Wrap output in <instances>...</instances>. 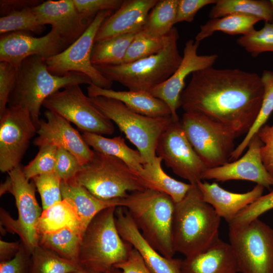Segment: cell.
Listing matches in <instances>:
<instances>
[{
	"label": "cell",
	"mask_w": 273,
	"mask_h": 273,
	"mask_svg": "<svg viewBox=\"0 0 273 273\" xmlns=\"http://www.w3.org/2000/svg\"><path fill=\"white\" fill-rule=\"evenodd\" d=\"M263 92L261 77L256 73L211 67L192 73L180 105L185 112L203 115L239 137L255 121Z\"/></svg>",
	"instance_id": "1"
},
{
	"label": "cell",
	"mask_w": 273,
	"mask_h": 273,
	"mask_svg": "<svg viewBox=\"0 0 273 273\" xmlns=\"http://www.w3.org/2000/svg\"><path fill=\"white\" fill-rule=\"evenodd\" d=\"M221 218L204 201L197 185L175 203L172 244L175 252L191 257L206 251L219 239Z\"/></svg>",
	"instance_id": "2"
},
{
	"label": "cell",
	"mask_w": 273,
	"mask_h": 273,
	"mask_svg": "<svg viewBox=\"0 0 273 273\" xmlns=\"http://www.w3.org/2000/svg\"><path fill=\"white\" fill-rule=\"evenodd\" d=\"M120 201L144 239L165 257L173 258V200L165 193L145 189L131 192Z\"/></svg>",
	"instance_id": "3"
},
{
	"label": "cell",
	"mask_w": 273,
	"mask_h": 273,
	"mask_svg": "<svg viewBox=\"0 0 273 273\" xmlns=\"http://www.w3.org/2000/svg\"><path fill=\"white\" fill-rule=\"evenodd\" d=\"M92 83L87 76L79 72H70L63 76L53 75L48 70L42 57L32 56L25 59L18 69L8 107L26 108L37 127L40 108L48 97L70 85Z\"/></svg>",
	"instance_id": "4"
},
{
	"label": "cell",
	"mask_w": 273,
	"mask_h": 273,
	"mask_svg": "<svg viewBox=\"0 0 273 273\" xmlns=\"http://www.w3.org/2000/svg\"><path fill=\"white\" fill-rule=\"evenodd\" d=\"M116 207L102 210L87 225L79 253V263L83 266L108 273L115 265L127 259L132 247L121 238L117 230L115 219Z\"/></svg>",
	"instance_id": "5"
},
{
	"label": "cell",
	"mask_w": 273,
	"mask_h": 273,
	"mask_svg": "<svg viewBox=\"0 0 273 273\" xmlns=\"http://www.w3.org/2000/svg\"><path fill=\"white\" fill-rule=\"evenodd\" d=\"M73 179L96 197L121 199L129 192L147 189L140 175L119 159L95 150Z\"/></svg>",
	"instance_id": "6"
},
{
	"label": "cell",
	"mask_w": 273,
	"mask_h": 273,
	"mask_svg": "<svg viewBox=\"0 0 273 273\" xmlns=\"http://www.w3.org/2000/svg\"><path fill=\"white\" fill-rule=\"evenodd\" d=\"M177 32L161 51L138 61L117 65L95 66L106 78L117 81L129 90L150 92L168 79L179 66Z\"/></svg>",
	"instance_id": "7"
},
{
	"label": "cell",
	"mask_w": 273,
	"mask_h": 273,
	"mask_svg": "<svg viewBox=\"0 0 273 273\" xmlns=\"http://www.w3.org/2000/svg\"><path fill=\"white\" fill-rule=\"evenodd\" d=\"M92 104L114 122L137 148L145 162L151 163L162 133L174 120L170 116L151 117L138 113L122 102L105 97H89Z\"/></svg>",
	"instance_id": "8"
},
{
	"label": "cell",
	"mask_w": 273,
	"mask_h": 273,
	"mask_svg": "<svg viewBox=\"0 0 273 273\" xmlns=\"http://www.w3.org/2000/svg\"><path fill=\"white\" fill-rule=\"evenodd\" d=\"M8 176L1 185V196L6 192L13 195L18 210V218L13 219L1 208V225L6 230L18 235L25 248L31 253L38 246L37 225L42 210L35 197V186L25 177L18 166L8 172Z\"/></svg>",
	"instance_id": "9"
},
{
	"label": "cell",
	"mask_w": 273,
	"mask_h": 273,
	"mask_svg": "<svg viewBox=\"0 0 273 273\" xmlns=\"http://www.w3.org/2000/svg\"><path fill=\"white\" fill-rule=\"evenodd\" d=\"M229 225L239 272L273 273V229L259 218Z\"/></svg>",
	"instance_id": "10"
},
{
	"label": "cell",
	"mask_w": 273,
	"mask_h": 273,
	"mask_svg": "<svg viewBox=\"0 0 273 273\" xmlns=\"http://www.w3.org/2000/svg\"><path fill=\"white\" fill-rule=\"evenodd\" d=\"M186 136L207 169L230 162L238 137L232 130L196 113L185 112L180 121Z\"/></svg>",
	"instance_id": "11"
},
{
	"label": "cell",
	"mask_w": 273,
	"mask_h": 273,
	"mask_svg": "<svg viewBox=\"0 0 273 273\" xmlns=\"http://www.w3.org/2000/svg\"><path fill=\"white\" fill-rule=\"evenodd\" d=\"M112 12L102 11L98 13L78 39L62 52L44 60L49 71L58 76L70 72L81 73L87 76L95 85L110 89L113 82L106 78L92 64L91 56L97 32Z\"/></svg>",
	"instance_id": "12"
},
{
	"label": "cell",
	"mask_w": 273,
	"mask_h": 273,
	"mask_svg": "<svg viewBox=\"0 0 273 273\" xmlns=\"http://www.w3.org/2000/svg\"><path fill=\"white\" fill-rule=\"evenodd\" d=\"M42 106L74 123L83 132L100 135L114 132L112 121L92 104L79 84L56 92L44 101Z\"/></svg>",
	"instance_id": "13"
},
{
	"label": "cell",
	"mask_w": 273,
	"mask_h": 273,
	"mask_svg": "<svg viewBox=\"0 0 273 273\" xmlns=\"http://www.w3.org/2000/svg\"><path fill=\"white\" fill-rule=\"evenodd\" d=\"M37 127L29 111L8 107L0 116V170L9 172L20 162Z\"/></svg>",
	"instance_id": "14"
},
{
	"label": "cell",
	"mask_w": 273,
	"mask_h": 273,
	"mask_svg": "<svg viewBox=\"0 0 273 273\" xmlns=\"http://www.w3.org/2000/svg\"><path fill=\"white\" fill-rule=\"evenodd\" d=\"M156 155L176 175L191 185L202 180V175L207 169L189 141L179 121H173L160 135Z\"/></svg>",
	"instance_id": "15"
},
{
	"label": "cell",
	"mask_w": 273,
	"mask_h": 273,
	"mask_svg": "<svg viewBox=\"0 0 273 273\" xmlns=\"http://www.w3.org/2000/svg\"><path fill=\"white\" fill-rule=\"evenodd\" d=\"M68 47L53 28L47 34L39 37L28 32H10L1 35L0 62L9 63L18 68L29 57L37 55L46 60Z\"/></svg>",
	"instance_id": "16"
},
{
	"label": "cell",
	"mask_w": 273,
	"mask_h": 273,
	"mask_svg": "<svg viewBox=\"0 0 273 273\" xmlns=\"http://www.w3.org/2000/svg\"><path fill=\"white\" fill-rule=\"evenodd\" d=\"M199 44L200 42L196 40H188L178 67L168 79L149 92L167 105L174 121H179L177 110L180 107V95L187 77L195 71L212 67L218 58L216 54H198Z\"/></svg>",
	"instance_id": "17"
},
{
	"label": "cell",
	"mask_w": 273,
	"mask_h": 273,
	"mask_svg": "<svg viewBox=\"0 0 273 273\" xmlns=\"http://www.w3.org/2000/svg\"><path fill=\"white\" fill-rule=\"evenodd\" d=\"M46 120L40 119L37 129L38 136L33 142L40 147L52 145L72 154L82 166L88 162L94 153L70 122L58 114L47 110Z\"/></svg>",
	"instance_id": "18"
},
{
	"label": "cell",
	"mask_w": 273,
	"mask_h": 273,
	"mask_svg": "<svg viewBox=\"0 0 273 273\" xmlns=\"http://www.w3.org/2000/svg\"><path fill=\"white\" fill-rule=\"evenodd\" d=\"M262 145V142L256 134L251 140L248 150L243 156L223 165L207 169L203 173L202 179L218 181L248 180L270 189L273 186V178L262 162L260 156Z\"/></svg>",
	"instance_id": "19"
},
{
	"label": "cell",
	"mask_w": 273,
	"mask_h": 273,
	"mask_svg": "<svg viewBox=\"0 0 273 273\" xmlns=\"http://www.w3.org/2000/svg\"><path fill=\"white\" fill-rule=\"evenodd\" d=\"M32 9L39 23L51 25L68 46L80 37L95 18L80 13L73 0H49Z\"/></svg>",
	"instance_id": "20"
},
{
	"label": "cell",
	"mask_w": 273,
	"mask_h": 273,
	"mask_svg": "<svg viewBox=\"0 0 273 273\" xmlns=\"http://www.w3.org/2000/svg\"><path fill=\"white\" fill-rule=\"evenodd\" d=\"M115 219L121 238L138 251L152 273H180L182 259L168 258L157 251L142 236L124 207L116 208Z\"/></svg>",
	"instance_id": "21"
},
{
	"label": "cell",
	"mask_w": 273,
	"mask_h": 273,
	"mask_svg": "<svg viewBox=\"0 0 273 273\" xmlns=\"http://www.w3.org/2000/svg\"><path fill=\"white\" fill-rule=\"evenodd\" d=\"M157 0H125L114 14L103 22L95 42L118 35L137 32L144 25Z\"/></svg>",
	"instance_id": "22"
},
{
	"label": "cell",
	"mask_w": 273,
	"mask_h": 273,
	"mask_svg": "<svg viewBox=\"0 0 273 273\" xmlns=\"http://www.w3.org/2000/svg\"><path fill=\"white\" fill-rule=\"evenodd\" d=\"M197 185L205 202L210 205L216 213L229 224L247 206L263 195L264 188L256 185L244 193L229 192L216 183L210 184L202 180Z\"/></svg>",
	"instance_id": "23"
},
{
	"label": "cell",
	"mask_w": 273,
	"mask_h": 273,
	"mask_svg": "<svg viewBox=\"0 0 273 273\" xmlns=\"http://www.w3.org/2000/svg\"><path fill=\"white\" fill-rule=\"evenodd\" d=\"M237 260L229 243L219 239L206 251L182 259L180 273H237Z\"/></svg>",
	"instance_id": "24"
},
{
	"label": "cell",
	"mask_w": 273,
	"mask_h": 273,
	"mask_svg": "<svg viewBox=\"0 0 273 273\" xmlns=\"http://www.w3.org/2000/svg\"><path fill=\"white\" fill-rule=\"evenodd\" d=\"M87 92L89 97L101 96L118 100L131 110L145 116L151 117L171 116L167 105L148 92L115 90L101 88L93 83L88 85Z\"/></svg>",
	"instance_id": "25"
},
{
	"label": "cell",
	"mask_w": 273,
	"mask_h": 273,
	"mask_svg": "<svg viewBox=\"0 0 273 273\" xmlns=\"http://www.w3.org/2000/svg\"><path fill=\"white\" fill-rule=\"evenodd\" d=\"M61 190L63 199L68 201L76 208L84 232L93 218L102 210L110 207L120 206V199H100L74 179L62 180Z\"/></svg>",
	"instance_id": "26"
},
{
	"label": "cell",
	"mask_w": 273,
	"mask_h": 273,
	"mask_svg": "<svg viewBox=\"0 0 273 273\" xmlns=\"http://www.w3.org/2000/svg\"><path fill=\"white\" fill-rule=\"evenodd\" d=\"M82 136L93 150L119 159L139 175L143 170L146 162L142 155L138 150L129 147L121 136L108 138L86 132H83Z\"/></svg>",
	"instance_id": "27"
},
{
	"label": "cell",
	"mask_w": 273,
	"mask_h": 273,
	"mask_svg": "<svg viewBox=\"0 0 273 273\" xmlns=\"http://www.w3.org/2000/svg\"><path fill=\"white\" fill-rule=\"evenodd\" d=\"M70 228L82 237L84 231L75 207L65 199L42 210L37 225L38 235Z\"/></svg>",
	"instance_id": "28"
},
{
	"label": "cell",
	"mask_w": 273,
	"mask_h": 273,
	"mask_svg": "<svg viewBox=\"0 0 273 273\" xmlns=\"http://www.w3.org/2000/svg\"><path fill=\"white\" fill-rule=\"evenodd\" d=\"M161 158L156 156L151 163H145L140 175L147 189H153L169 195L176 203L181 201L192 185L178 181L163 171Z\"/></svg>",
	"instance_id": "29"
},
{
	"label": "cell",
	"mask_w": 273,
	"mask_h": 273,
	"mask_svg": "<svg viewBox=\"0 0 273 273\" xmlns=\"http://www.w3.org/2000/svg\"><path fill=\"white\" fill-rule=\"evenodd\" d=\"M232 14L253 16L270 23L273 20L271 3L266 0H218L212 8L209 17L218 18Z\"/></svg>",
	"instance_id": "30"
},
{
	"label": "cell",
	"mask_w": 273,
	"mask_h": 273,
	"mask_svg": "<svg viewBox=\"0 0 273 273\" xmlns=\"http://www.w3.org/2000/svg\"><path fill=\"white\" fill-rule=\"evenodd\" d=\"M260 21L256 17L239 14H232L220 18L210 19L200 26V31L195 37V40L200 42L216 31H221L232 35H243L254 29L255 24Z\"/></svg>",
	"instance_id": "31"
},
{
	"label": "cell",
	"mask_w": 273,
	"mask_h": 273,
	"mask_svg": "<svg viewBox=\"0 0 273 273\" xmlns=\"http://www.w3.org/2000/svg\"><path fill=\"white\" fill-rule=\"evenodd\" d=\"M82 237L66 228L51 233L38 234V245L59 256L79 263V253Z\"/></svg>",
	"instance_id": "32"
},
{
	"label": "cell",
	"mask_w": 273,
	"mask_h": 273,
	"mask_svg": "<svg viewBox=\"0 0 273 273\" xmlns=\"http://www.w3.org/2000/svg\"><path fill=\"white\" fill-rule=\"evenodd\" d=\"M137 32L118 35L95 42L91 56L92 64L97 66L123 64L127 51Z\"/></svg>",
	"instance_id": "33"
},
{
	"label": "cell",
	"mask_w": 273,
	"mask_h": 273,
	"mask_svg": "<svg viewBox=\"0 0 273 273\" xmlns=\"http://www.w3.org/2000/svg\"><path fill=\"white\" fill-rule=\"evenodd\" d=\"M263 86V96L261 107L253 124L240 144L235 148L230 161L237 160L248 147L259 129L263 126L273 112V71L264 70L260 76Z\"/></svg>",
	"instance_id": "34"
},
{
	"label": "cell",
	"mask_w": 273,
	"mask_h": 273,
	"mask_svg": "<svg viewBox=\"0 0 273 273\" xmlns=\"http://www.w3.org/2000/svg\"><path fill=\"white\" fill-rule=\"evenodd\" d=\"M177 4L178 0L158 1L141 30L154 36L168 34L176 24Z\"/></svg>",
	"instance_id": "35"
},
{
	"label": "cell",
	"mask_w": 273,
	"mask_h": 273,
	"mask_svg": "<svg viewBox=\"0 0 273 273\" xmlns=\"http://www.w3.org/2000/svg\"><path fill=\"white\" fill-rule=\"evenodd\" d=\"M177 32V30L173 27L165 35L154 36L140 30L127 51L123 64L131 63L158 53L169 43Z\"/></svg>",
	"instance_id": "36"
},
{
	"label": "cell",
	"mask_w": 273,
	"mask_h": 273,
	"mask_svg": "<svg viewBox=\"0 0 273 273\" xmlns=\"http://www.w3.org/2000/svg\"><path fill=\"white\" fill-rule=\"evenodd\" d=\"M31 273H71L81 270L79 263L63 258L40 246L31 253Z\"/></svg>",
	"instance_id": "37"
},
{
	"label": "cell",
	"mask_w": 273,
	"mask_h": 273,
	"mask_svg": "<svg viewBox=\"0 0 273 273\" xmlns=\"http://www.w3.org/2000/svg\"><path fill=\"white\" fill-rule=\"evenodd\" d=\"M46 29L31 8L15 11L0 18L1 35L13 32L24 31L40 34Z\"/></svg>",
	"instance_id": "38"
},
{
	"label": "cell",
	"mask_w": 273,
	"mask_h": 273,
	"mask_svg": "<svg viewBox=\"0 0 273 273\" xmlns=\"http://www.w3.org/2000/svg\"><path fill=\"white\" fill-rule=\"evenodd\" d=\"M237 43L253 57L262 53L273 52V23L265 22L261 29H254L241 36Z\"/></svg>",
	"instance_id": "39"
},
{
	"label": "cell",
	"mask_w": 273,
	"mask_h": 273,
	"mask_svg": "<svg viewBox=\"0 0 273 273\" xmlns=\"http://www.w3.org/2000/svg\"><path fill=\"white\" fill-rule=\"evenodd\" d=\"M32 180L40 194L42 210L63 200L62 179L55 171L37 175Z\"/></svg>",
	"instance_id": "40"
},
{
	"label": "cell",
	"mask_w": 273,
	"mask_h": 273,
	"mask_svg": "<svg viewBox=\"0 0 273 273\" xmlns=\"http://www.w3.org/2000/svg\"><path fill=\"white\" fill-rule=\"evenodd\" d=\"M57 150L56 147L52 145L39 147L34 159L22 168L27 179L29 181L37 175L55 171Z\"/></svg>",
	"instance_id": "41"
},
{
	"label": "cell",
	"mask_w": 273,
	"mask_h": 273,
	"mask_svg": "<svg viewBox=\"0 0 273 273\" xmlns=\"http://www.w3.org/2000/svg\"><path fill=\"white\" fill-rule=\"evenodd\" d=\"M273 209V190L262 195L254 202L242 210L229 224L240 225L258 218L265 212Z\"/></svg>",
	"instance_id": "42"
},
{
	"label": "cell",
	"mask_w": 273,
	"mask_h": 273,
	"mask_svg": "<svg viewBox=\"0 0 273 273\" xmlns=\"http://www.w3.org/2000/svg\"><path fill=\"white\" fill-rule=\"evenodd\" d=\"M81 168V165L72 154L65 149L58 148L55 172L62 181L73 179Z\"/></svg>",
	"instance_id": "43"
},
{
	"label": "cell",
	"mask_w": 273,
	"mask_h": 273,
	"mask_svg": "<svg viewBox=\"0 0 273 273\" xmlns=\"http://www.w3.org/2000/svg\"><path fill=\"white\" fill-rule=\"evenodd\" d=\"M18 69L9 63L0 62V116L7 108L9 96L16 81Z\"/></svg>",
	"instance_id": "44"
},
{
	"label": "cell",
	"mask_w": 273,
	"mask_h": 273,
	"mask_svg": "<svg viewBox=\"0 0 273 273\" xmlns=\"http://www.w3.org/2000/svg\"><path fill=\"white\" fill-rule=\"evenodd\" d=\"M31 253L21 241L20 249L15 256L11 260L0 263V273H31Z\"/></svg>",
	"instance_id": "45"
},
{
	"label": "cell",
	"mask_w": 273,
	"mask_h": 273,
	"mask_svg": "<svg viewBox=\"0 0 273 273\" xmlns=\"http://www.w3.org/2000/svg\"><path fill=\"white\" fill-rule=\"evenodd\" d=\"M77 11L82 15L95 18L102 11L117 10L123 0H73Z\"/></svg>",
	"instance_id": "46"
},
{
	"label": "cell",
	"mask_w": 273,
	"mask_h": 273,
	"mask_svg": "<svg viewBox=\"0 0 273 273\" xmlns=\"http://www.w3.org/2000/svg\"><path fill=\"white\" fill-rule=\"evenodd\" d=\"M256 134L262 143L260 148L262 162L273 178V124H265L257 131Z\"/></svg>",
	"instance_id": "47"
},
{
	"label": "cell",
	"mask_w": 273,
	"mask_h": 273,
	"mask_svg": "<svg viewBox=\"0 0 273 273\" xmlns=\"http://www.w3.org/2000/svg\"><path fill=\"white\" fill-rule=\"evenodd\" d=\"M216 0H178L175 23L194 20L197 13L202 8L214 4Z\"/></svg>",
	"instance_id": "48"
},
{
	"label": "cell",
	"mask_w": 273,
	"mask_h": 273,
	"mask_svg": "<svg viewBox=\"0 0 273 273\" xmlns=\"http://www.w3.org/2000/svg\"><path fill=\"white\" fill-rule=\"evenodd\" d=\"M120 273H152L138 251L132 247L127 259L115 265Z\"/></svg>",
	"instance_id": "49"
},
{
	"label": "cell",
	"mask_w": 273,
	"mask_h": 273,
	"mask_svg": "<svg viewBox=\"0 0 273 273\" xmlns=\"http://www.w3.org/2000/svg\"><path fill=\"white\" fill-rule=\"evenodd\" d=\"M43 2L40 0H1L0 14L1 17L5 16L13 12L36 7Z\"/></svg>",
	"instance_id": "50"
},
{
	"label": "cell",
	"mask_w": 273,
	"mask_h": 273,
	"mask_svg": "<svg viewBox=\"0 0 273 273\" xmlns=\"http://www.w3.org/2000/svg\"><path fill=\"white\" fill-rule=\"evenodd\" d=\"M20 244V240L16 242H8L1 240V261H8L13 258L19 251Z\"/></svg>",
	"instance_id": "51"
},
{
	"label": "cell",
	"mask_w": 273,
	"mask_h": 273,
	"mask_svg": "<svg viewBox=\"0 0 273 273\" xmlns=\"http://www.w3.org/2000/svg\"><path fill=\"white\" fill-rule=\"evenodd\" d=\"M71 273H101V272L95 271L94 270L89 269L88 268H86L83 266V268L81 270L79 271H77L73 272Z\"/></svg>",
	"instance_id": "52"
},
{
	"label": "cell",
	"mask_w": 273,
	"mask_h": 273,
	"mask_svg": "<svg viewBox=\"0 0 273 273\" xmlns=\"http://www.w3.org/2000/svg\"><path fill=\"white\" fill-rule=\"evenodd\" d=\"M108 273H120V271L119 269L116 268H114L113 269L108 272Z\"/></svg>",
	"instance_id": "53"
},
{
	"label": "cell",
	"mask_w": 273,
	"mask_h": 273,
	"mask_svg": "<svg viewBox=\"0 0 273 273\" xmlns=\"http://www.w3.org/2000/svg\"><path fill=\"white\" fill-rule=\"evenodd\" d=\"M270 3H271V5L272 13H273V0H270ZM272 23H273V20H272Z\"/></svg>",
	"instance_id": "54"
}]
</instances>
